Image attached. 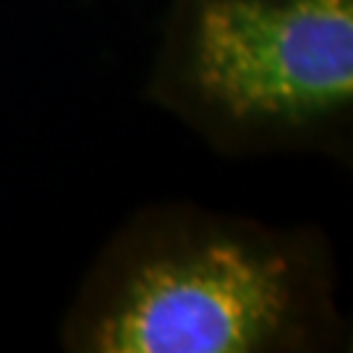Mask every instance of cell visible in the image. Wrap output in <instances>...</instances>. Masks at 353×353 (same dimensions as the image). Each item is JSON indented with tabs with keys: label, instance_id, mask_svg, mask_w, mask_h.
<instances>
[{
	"label": "cell",
	"instance_id": "obj_1",
	"mask_svg": "<svg viewBox=\"0 0 353 353\" xmlns=\"http://www.w3.org/2000/svg\"><path fill=\"white\" fill-rule=\"evenodd\" d=\"M61 343L71 353H309L348 348V322L325 233L178 202L118 228Z\"/></svg>",
	"mask_w": 353,
	"mask_h": 353
},
{
	"label": "cell",
	"instance_id": "obj_2",
	"mask_svg": "<svg viewBox=\"0 0 353 353\" xmlns=\"http://www.w3.org/2000/svg\"><path fill=\"white\" fill-rule=\"evenodd\" d=\"M147 97L225 157L351 163L353 0H170Z\"/></svg>",
	"mask_w": 353,
	"mask_h": 353
}]
</instances>
